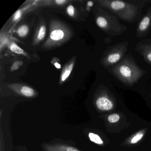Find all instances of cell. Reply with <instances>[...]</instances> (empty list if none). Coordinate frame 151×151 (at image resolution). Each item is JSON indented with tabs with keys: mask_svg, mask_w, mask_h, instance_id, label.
<instances>
[{
	"mask_svg": "<svg viewBox=\"0 0 151 151\" xmlns=\"http://www.w3.org/2000/svg\"><path fill=\"white\" fill-rule=\"evenodd\" d=\"M150 1L144 0H100L98 3L119 18L129 23H134L141 16L142 8Z\"/></svg>",
	"mask_w": 151,
	"mask_h": 151,
	"instance_id": "1",
	"label": "cell"
},
{
	"mask_svg": "<svg viewBox=\"0 0 151 151\" xmlns=\"http://www.w3.org/2000/svg\"><path fill=\"white\" fill-rule=\"evenodd\" d=\"M109 71L116 78L129 86L136 83L147 73L138 66L130 54L126 55L121 61L110 68Z\"/></svg>",
	"mask_w": 151,
	"mask_h": 151,
	"instance_id": "2",
	"label": "cell"
},
{
	"mask_svg": "<svg viewBox=\"0 0 151 151\" xmlns=\"http://www.w3.org/2000/svg\"><path fill=\"white\" fill-rule=\"evenodd\" d=\"M96 14V24L108 35L119 36L127 31V27L122 24L116 17L105 11L101 6L98 8Z\"/></svg>",
	"mask_w": 151,
	"mask_h": 151,
	"instance_id": "3",
	"label": "cell"
},
{
	"mask_svg": "<svg viewBox=\"0 0 151 151\" xmlns=\"http://www.w3.org/2000/svg\"><path fill=\"white\" fill-rule=\"evenodd\" d=\"M129 41H123L111 46L104 53L101 59V64L109 68L121 61L128 51Z\"/></svg>",
	"mask_w": 151,
	"mask_h": 151,
	"instance_id": "4",
	"label": "cell"
},
{
	"mask_svg": "<svg viewBox=\"0 0 151 151\" xmlns=\"http://www.w3.org/2000/svg\"><path fill=\"white\" fill-rule=\"evenodd\" d=\"M70 35L71 32L68 27L61 23L54 22L51 24V32L44 47L52 48L60 45L69 39Z\"/></svg>",
	"mask_w": 151,
	"mask_h": 151,
	"instance_id": "5",
	"label": "cell"
},
{
	"mask_svg": "<svg viewBox=\"0 0 151 151\" xmlns=\"http://www.w3.org/2000/svg\"><path fill=\"white\" fill-rule=\"evenodd\" d=\"M95 105L101 111H111L116 108V101L113 93L108 89L105 87L96 99Z\"/></svg>",
	"mask_w": 151,
	"mask_h": 151,
	"instance_id": "6",
	"label": "cell"
},
{
	"mask_svg": "<svg viewBox=\"0 0 151 151\" xmlns=\"http://www.w3.org/2000/svg\"><path fill=\"white\" fill-rule=\"evenodd\" d=\"M151 30V6L147 10L144 17L140 20L136 31V37L139 39L146 37Z\"/></svg>",
	"mask_w": 151,
	"mask_h": 151,
	"instance_id": "7",
	"label": "cell"
},
{
	"mask_svg": "<svg viewBox=\"0 0 151 151\" xmlns=\"http://www.w3.org/2000/svg\"><path fill=\"white\" fill-rule=\"evenodd\" d=\"M135 50L143 57L144 60L151 65V39H144L138 42Z\"/></svg>",
	"mask_w": 151,
	"mask_h": 151,
	"instance_id": "8",
	"label": "cell"
},
{
	"mask_svg": "<svg viewBox=\"0 0 151 151\" xmlns=\"http://www.w3.org/2000/svg\"><path fill=\"white\" fill-rule=\"evenodd\" d=\"M147 131L146 128L139 130L126 138L122 143L121 145L123 147H130L139 144L145 137Z\"/></svg>",
	"mask_w": 151,
	"mask_h": 151,
	"instance_id": "9",
	"label": "cell"
},
{
	"mask_svg": "<svg viewBox=\"0 0 151 151\" xmlns=\"http://www.w3.org/2000/svg\"><path fill=\"white\" fill-rule=\"evenodd\" d=\"M74 65V62L72 61L63 68L62 73L61 75L60 80V83H63L67 80L73 70Z\"/></svg>",
	"mask_w": 151,
	"mask_h": 151,
	"instance_id": "10",
	"label": "cell"
},
{
	"mask_svg": "<svg viewBox=\"0 0 151 151\" xmlns=\"http://www.w3.org/2000/svg\"><path fill=\"white\" fill-rule=\"evenodd\" d=\"M47 151H80L72 147L60 145L49 146L47 147Z\"/></svg>",
	"mask_w": 151,
	"mask_h": 151,
	"instance_id": "11",
	"label": "cell"
},
{
	"mask_svg": "<svg viewBox=\"0 0 151 151\" xmlns=\"http://www.w3.org/2000/svg\"><path fill=\"white\" fill-rule=\"evenodd\" d=\"M46 27L45 25H41L36 35L34 40V43L37 44L45 38L46 35Z\"/></svg>",
	"mask_w": 151,
	"mask_h": 151,
	"instance_id": "12",
	"label": "cell"
},
{
	"mask_svg": "<svg viewBox=\"0 0 151 151\" xmlns=\"http://www.w3.org/2000/svg\"><path fill=\"white\" fill-rule=\"evenodd\" d=\"M20 93L21 94L27 97H32L35 95L34 90L29 86H22L20 90Z\"/></svg>",
	"mask_w": 151,
	"mask_h": 151,
	"instance_id": "13",
	"label": "cell"
},
{
	"mask_svg": "<svg viewBox=\"0 0 151 151\" xmlns=\"http://www.w3.org/2000/svg\"><path fill=\"white\" fill-rule=\"evenodd\" d=\"M122 115L119 113H113L109 115L107 117V121L110 124L117 123L120 121Z\"/></svg>",
	"mask_w": 151,
	"mask_h": 151,
	"instance_id": "14",
	"label": "cell"
},
{
	"mask_svg": "<svg viewBox=\"0 0 151 151\" xmlns=\"http://www.w3.org/2000/svg\"><path fill=\"white\" fill-rule=\"evenodd\" d=\"M88 137L91 141H92L93 142L97 145H101L104 144L103 140L98 134L93 133V132H90L88 134Z\"/></svg>",
	"mask_w": 151,
	"mask_h": 151,
	"instance_id": "15",
	"label": "cell"
},
{
	"mask_svg": "<svg viewBox=\"0 0 151 151\" xmlns=\"http://www.w3.org/2000/svg\"><path fill=\"white\" fill-rule=\"evenodd\" d=\"M29 32V28L26 25H23L18 28L17 31V33L19 37H24L28 35Z\"/></svg>",
	"mask_w": 151,
	"mask_h": 151,
	"instance_id": "16",
	"label": "cell"
},
{
	"mask_svg": "<svg viewBox=\"0 0 151 151\" xmlns=\"http://www.w3.org/2000/svg\"><path fill=\"white\" fill-rule=\"evenodd\" d=\"M9 47L10 50L13 52L18 54L25 55L24 51L22 48H21L19 46L17 45L16 43H11L9 45Z\"/></svg>",
	"mask_w": 151,
	"mask_h": 151,
	"instance_id": "17",
	"label": "cell"
},
{
	"mask_svg": "<svg viewBox=\"0 0 151 151\" xmlns=\"http://www.w3.org/2000/svg\"><path fill=\"white\" fill-rule=\"evenodd\" d=\"M67 13L69 16H74L75 14V8L73 6L70 5L67 8Z\"/></svg>",
	"mask_w": 151,
	"mask_h": 151,
	"instance_id": "18",
	"label": "cell"
},
{
	"mask_svg": "<svg viewBox=\"0 0 151 151\" xmlns=\"http://www.w3.org/2000/svg\"><path fill=\"white\" fill-rule=\"evenodd\" d=\"M22 15V10H18L14 14V17H13V20L14 22L17 21L20 19V17H21Z\"/></svg>",
	"mask_w": 151,
	"mask_h": 151,
	"instance_id": "19",
	"label": "cell"
},
{
	"mask_svg": "<svg viewBox=\"0 0 151 151\" xmlns=\"http://www.w3.org/2000/svg\"><path fill=\"white\" fill-rule=\"evenodd\" d=\"M67 2V1L65 0H57L55 1V2L58 5H62V4H64L65 2Z\"/></svg>",
	"mask_w": 151,
	"mask_h": 151,
	"instance_id": "20",
	"label": "cell"
},
{
	"mask_svg": "<svg viewBox=\"0 0 151 151\" xmlns=\"http://www.w3.org/2000/svg\"><path fill=\"white\" fill-rule=\"evenodd\" d=\"M87 5L88 6L90 7H92L93 5V2L91 1H88L87 3Z\"/></svg>",
	"mask_w": 151,
	"mask_h": 151,
	"instance_id": "21",
	"label": "cell"
},
{
	"mask_svg": "<svg viewBox=\"0 0 151 151\" xmlns=\"http://www.w3.org/2000/svg\"><path fill=\"white\" fill-rule=\"evenodd\" d=\"M54 65L55 66V68L57 69L61 68V65H60L58 63H55Z\"/></svg>",
	"mask_w": 151,
	"mask_h": 151,
	"instance_id": "22",
	"label": "cell"
},
{
	"mask_svg": "<svg viewBox=\"0 0 151 151\" xmlns=\"http://www.w3.org/2000/svg\"><path fill=\"white\" fill-rule=\"evenodd\" d=\"M150 99H151V95H150Z\"/></svg>",
	"mask_w": 151,
	"mask_h": 151,
	"instance_id": "23",
	"label": "cell"
}]
</instances>
